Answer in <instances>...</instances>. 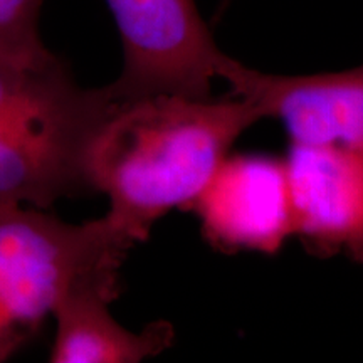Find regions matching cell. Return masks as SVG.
<instances>
[{
  "label": "cell",
  "mask_w": 363,
  "mask_h": 363,
  "mask_svg": "<svg viewBox=\"0 0 363 363\" xmlns=\"http://www.w3.org/2000/svg\"><path fill=\"white\" fill-rule=\"evenodd\" d=\"M284 163L293 235L316 256L345 254L363 264V155L291 143Z\"/></svg>",
  "instance_id": "obj_7"
},
{
  "label": "cell",
  "mask_w": 363,
  "mask_h": 363,
  "mask_svg": "<svg viewBox=\"0 0 363 363\" xmlns=\"http://www.w3.org/2000/svg\"><path fill=\"white\" fill-rule=\"evenodd\" d=\"M247 99L160 94L123 101L108 116L89 153L94 194L104 216L133 239L174 208H190L244 131L262 120Z\"/></svg>",
  "instance_id": "obj_1"
},
{
  "label": "cell",
  "mask_w": 363,
  "mask_h": 363,
  "mask_svg": "<svg viewBox=\"0 0 363 363\" xmlns=\"http://www.w3.org/2000/svg\"><path fill=\"white\" fill-rule=\"evenodd\" d=\"M121 286L84 283L59 299L52 316L56 337L52 363H136L160 355L174 342L169 321H153L135 333L113 318L110 305Z\"/></svg>",
  "instance_id": "obj_8"
},
{
  "label": "cell",
  "mask_w": 363,
  "mask_h": 363,
  "mask_svg": "<svg viewBox=\"0 0 363 363\" xmlns=\"http://www.w3.org/2000/svg\"><path fill=\"white\" fill-rule=\"evenodd\" d=\"M118 104L106 86L81 88L51 51L0 59V203L45 211L94 194L89 153Z\"/></svg>",
  "instance_id": "obj_2"
},
{
  "label": "cell",
  "mask_w": 363,
  "mask_h": 363,
  "mask_svg": "<svg viewBox=\"0 0 363 363\" xmlns=\"http://www.w3.org/2000/svg\"><path fill=\"white\" fill-rule=\"evenodd\" d=\"M44 0H0V59H27L49 51L39 34Z\"/></svg>",
  "instance_id": "obj_9"
},
{
  "label": "cell",
  "mask_w": 363,
  "mask_h": 363,
  "mask_svg": "<svg viewBox=\"0 0 363 363\" xmlns=\"http://www.w3.org/2000/svg\"><path fill=\"white\" fill-rule=\"evenodd\" d=\"M190 208L219 251L276 254L293 235L288 170L276 157L229 153Z\"/></svg>",
  "instance_id": "obj_6"
},
{
  "label": "cell",
  "mask_w": 363,
  "mask_h": 363,
  "mask_svg": "<svg viewBox=\"0 0 363 363\" xmlns=\"http://www.w3.org/2000/svg\"><path fill=\"white\" fill-rule=\"evenodd\" d=\"M133 246L106 216L67 224L44 208L0 203V363L38 337L71 288L121 286Z\"/></svg>",
  "instance_id": "obj_3"
},
{
  "label": "cell",
  "mask_w": 363,
  "mask_h": 363,
  "mask_svg": "<svg viewBox=\"0 0 363 363\" xmlns=\"http://www.w3.org/2000/svg\"><path fill=\"white\" fill-rule=\"evenodd\" d=\"M217 78L230 94L281 120L291 143L333 147L363 155V65L308 76L267 74L220 54Z\"/></svg>",
  "instance_id": "obj_5"
},
{
  "label": "cell",
  "mask_w": 363,
  "mask_h": 363,
  "mask_svg": "<svg viewBox=\"0 0 363 363\" xmlns=\"http://www.w3.org/2000/svg\"><path fill=\"white\" fill-rule=\"evenodd\" d=\"M123 48L116 101L160 96L208 98L222 51L195 0H106Z\"/></svg>",
  "instance_id": "obj_4"
}]
</instances>
